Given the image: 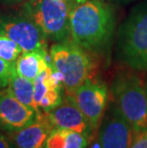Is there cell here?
I'll list each match as a JSON object with an SVG mask.
<instances>
[{"label": "cell", "mask_w": 147, "mask_h": 148, "mask_svg": "<svg viewBox=\"0 0 147 148\" xmlns=\"http://www.w3.org/2000/svg\"><path fill=\"white\" fill-rule=\"evenodd\" d=\"M49 59L45 52L21 53L15 61V69L19 75L34 81L50 65Z\"/></svg>", "instance_id": "obj_13"}, {"label": "cell", "mask_w": 147, "mask_h": 148, "mask_svg": "<svg viewBox=\"0 0 147 148\" xmlns=\"http://www.w3.org/2000/svg\"><path fill=\"white\" fill-rule=\"evenodd\" d=\"M38 113L40 112L21 103L8 90L0 93V128L3 130H20L33 123Z\"/></svg>", "instance_id": "obj_10"}, {"label": "cell", "mask_w": 147, "mask_h": 148, "mask_svg": "<svg viewBox=\"0 0 147 148\" xmlns=\"http://www.w3.org/2000/svg\"><path fill=\"white\" fill-rule=\"evenodd\" d=\"M22 50L17 43L8 36L0 34V58L8 62H15Z\"/></svg>", "instance_id": "obj_16"}, {"label": "cell", "mask_w": 147, "mask_h": 148, "mask_svg": "<svg viewBox=\"0 0 147 148\" xmlns=\"http://www.w3.org/2000/svg\"><path fill=\"white\" fill-rule=\"evenodd\" d=\"M116 106L137 135L147 128V91L136 75H122L112 87Z\"/></svg>", "instance_id": "obj_3"}, {"label": "cell", "mask_w": 147, "mask_h": 148, "mask_svg": "<svg viewBox=\"0 0 147 148\" xmlns=\"http://www.w3.org/2000/svg\"><path fill=\"white\" fill-rule=\"evenodd\" d=\"M15 70V62H8L0 58V88L8 86L12 75Z\"/></svg>", "instance_id": "obj_17"}, {"label": "cell", "mask_w": 147, "mask_h": 148, "mask_svg": "<svg viewBox=\"0 0 147 148\" xmlns=\"http://www.w3.org/2000/svg\"><path fill=\"white\" fill-rule=\"evenodd\" d=\"M72 4H75V3H77V2H80V1H83V0H69Z\"/></svg>", "instance_id": "obj_20"}, {"label": "cell", "mask_w": 147, "mask_h": 148, "mask_svg": "<svg viewBox=\"0 0 147 148\" xmlns=\"http://www.w3.org/2000/svg\"><path fill=\"white\" fill-rule=\"evenodd\" d=\"M145 87H146V91H147V85H146V86H145Z\"/></svg>", "instance_id": "obj_22"}, {"label": "cell", "mask_w": 147, "mask_h": 148, "mask_svg": "<svg viewBox=\"0 0 147 148\" xmlns=\"http://www.w3.org/2000/svg\"><path fill=\"white\" fill-rule=\"evenodd\" d=\"M2 1H6V2H17V1H20V0H2Z\"/></svg>", "instance_id": "obj_21"}, {"label": "cell", "mask_w": 147, "mask_h": 148, "mask_svg": "<svg viewBox=\"0 0 147 148\" xmlns=\"http://www.w3.org/2000/svg\"><path fill=\"white\" fill-rule=\"evenodd\" d=\"M72 6L69 0H30L24 5L23 15L36 23L47 37L65 42L70 36Z\"/></svg>", "instance_id": "obj_4"}, {"label": "cell", "mask_w": 147, "mask_h": 148, "mask_svg": "<svg viewBox=\"0 0 147 148\" xmlns=\"http://www.w3.org/2000/svg\"><path fill=\"white\" fill-rule=\"evenodd\" d=\"M130 148H147V128L136 135Z\"/></svg>", "instance_id": "obj_18"}, {"label": "cell", "mask_w": 147, "mask_h": 148, "mask_svg": "<svg viewBox=\"0 0 147 148\" xmlns=\"http://www.w3.org/2000/svg\"><path fill=\"white\" fill-rule=\"evenodd\" d=\"M45 113L54 128L76 131L89 137L94 133L85 116L69 96L57 106Z\"/></svg>", "instance_id": "obj_11"}, {"label": "cell", "mask_w": 147, "mask_h": 148, "mask_svg": "<svg viewBox=\"0 0 147 148\" xmlns=\"http://www.w3.org/2000/svg\"><path fill=\"white\" fill-rule=\"evenodd\" d=\"M0 148H14L4 136L0 134Z\"/></svg>", "instance_id": "obj_19"}, {"label": "cell", "mask_w": 147, "mask_h": 148, "mask_svg": "<svg viewBox=\"0 0 147 148\" xmlns=\"http://www.w3.org/2000/svg\"><path fill=\"white\" fill-rule=\"evenodd\" d=\"M90 138L88 135L76 131L53 128L46 140L44 148H87Z\"/></svg>", "instance_id": "obj_14"}, {"label": "cell", "mask_w": 147, "mask_h": 148, "mask_svg": "<svg viewBox=\"0 0 147 148\" xmlns=\"http://www.w3.org/2000/svg\"><path fill=\"white\" fill-rule=\"evenodd\" d=\"M69 96L83 113L93 132L98 131L108 105L109 94L104 83L86 81Z\"/></svg>", "instance_id": "obj_6"}, {"label": "cell", "mask_w": 147, "mask_h": 148, "mask_svg": "<svg viewBox=\"0 0 147 148\" xmlns=\"http://www.w3.org/2000/svg\"><path fill=\"white\" fill-rule=\"evenodd\" d=\"M0 34L17 43L22 53H47V36L36 23L25 15L0 17Z\"/></svg>", "instance_id": "obj_7"}, {"label": "cell", "mask_w": 147, "mask_h": 148, "mask_svg": "<svg viewBox=\"0 0 147 148\" xmlns=\"http://www.w3.org/2000/svg\"><path fill=\"white\" fill-rule=\"evenodd\" d=\"M120 49L123 60L132 68L147 69V6L126 21L121 29Z\"/></svg>", "instance_id": "obj_5"}, {"label": "cell", "mask_w": 147, "mask_h": 148, "mask_svg": "<svg viewBox=\"0 0 147 148\" xmlns=\"http://www.w3.org/2000/svg\"><path fill=\"white\" fill-rule=\"evenodd\" d=\"M50 63L60 73L66 95H71L94 75L92 59L79 45L73 41L55 44L50 49Z\"/></svg>", "instance_id": "obj_2"}, {"label": "cell", "mask_w": 147, "mask_h": 148, "mask_svg": "<svg viewBox=\"0 0 147 148\" xmlns=\"http://www.w3.org/2000/svg\"><path fill=\"white\" fill-rule=\"evenodd\" d=\"M46 113L37 114L33 123L16 132H12V140L16 148H44L46 140L53 130Z\"/></svg>", "instance_id": "obj_12"}, {"label": "cell", "mask_w": 147, "mask_h": 148, "mask_svg": "<svg viewBox=\"0 0 147 148\" xmlns=\"http://www.w3.org/2000/svg\"><path fill=\"white\" fill-rule=\"evenodd\" d=\"M72 41L84 50L101 49L111 38L114 16L101 0H83L72 6L69 21Z\"/></svg>", "instance_id": "obj_1"}, {"label": "cell", "mask_w": 147, "mask_h": 148, "mask_svg": "<svg viewBox=\"0 0 147 148\" xmlns=\"http://www.w3.org/2000/svg\"><path fill=\"white\" fill-rule=\"evenodd\" d=\"M136 134L117 106L105 112L98 128L99 148H130Z\"/></svg>", "instance_id": "obj_8"}, {"label": "cell", "mask_w": 147, "mask_h": 148, "mask_svg": "<svg viewBox=\"0 0 147 148\" xmlns=\"http://www.w3.org/2000/svg\"><path fill=\"white\" fill-rule=\"evenodd\" d=\"M34 84V102L38 110L48 112L62 101L63 78L60 73L52 67L51 63L36 79Z\"/></svg>", "instance_id": "obj_9"}, {"label": "cell", "mask_w": 147, "mask_h": 148, "mask_svg": "<svg viewBox=\"0 0 147 148\" xmlns=\"http://www.w3.org/2000/svg\"><path fill=\"white\" fill-rule=\"evenodd\" d=\"M7 90L21 103L34 108L36 112H40L34 102V84L33 80L21 77L15 70L11 77Z\"/></svg>", "instance_id": "obj_15"}]
</instances>
